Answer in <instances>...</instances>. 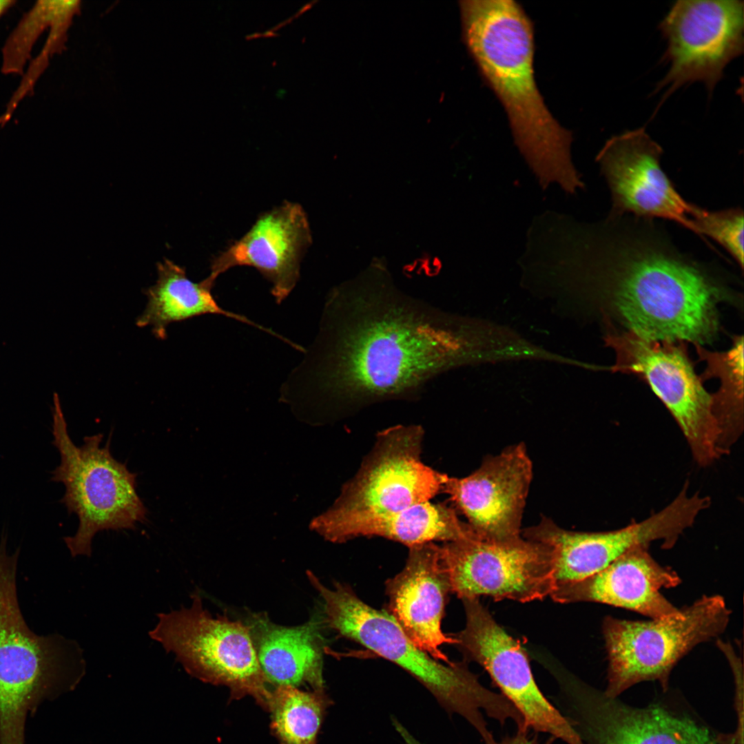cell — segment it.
Listing matches in <instances>:
<instances>
[{
    "label": "cell",
    "instance_id": "cell-29",
    "mask_svg": "<svg viewBox=\"0 0 744 744\" xmlns=\"http://www.w3.org/2000/svg\"><path fill=\"white\" fill-rule=\"evenodd\" d=\"M394 727L403 738L405 744H422L418 741L410 732L396 719H393Z\"/></svg>",
    "mask_w": 744,
    "mask_h": 744
},
{
    "label": "cell",
    "instance_id": "cell-10",
    "mask_svg": "<svg viewBox=\"0 0 744 744\" xmlns=\"http://www.w3.org/2000/svg\"><path fill=\"white\" fill-rule=\"evenodd\" d=\"M606 328V346L616 355L611 371L637 375L648 383L676 422L699 466L721 457L713 394L696 374L685 341L652 340Z\"/></svg>",
    "mask_w": 744,
    "mask_h": 744
},
{
    "label": "cell",
    "instance_id": "cell-22",
    "mask_svg": "<svg viewBox=\"0 0 744 744\" xmlns=\"http://www.w3.org/2000/svg\"><path fill=\"white\" fill-rule=\"evenodd\" d=\"M156 267L157 280L154 285L145 290L147 304L136 322L139 327H151L156 338H166L167 327L171 323L205 314L233 318L279 339L281 338L280 335L247 317L220 307L211 294L215 284L207 278L194 282L187 278L184 268L169 259H164Z\"/></svg>",
    "mask_w": 744,
    "mask_h": 744
},
{
    "label": "cell",
    "instance_id": "cell-13",
    "mask_svg": "<svg viewBox=\"0 0 744 744\" xmlns=\"http://www.w3.org/2000/svg\"><path fill=\"white\" fill-rule=\"evenodd\" d=\"M698 515L695 502L679 493L662 510L622 528L571 531L543 516L537 524L521 530V536L550 549L555 561V588L603 570L635 547H649L651 543L661 541L662 548H672L683 532L694 524Z\"/></svg>",
    "mask_w": 744,
    "mask_h": 744
},
{
    "label": "cell",
    "instance_id": "cell-17",
    "mask_svg": "<svg viewBox=\"0 0 744 744\" xmlns=\"http://www.w3.org/2000/svg\"><path fill=\"white\" fill-rule=\"evenodd\" d=\"M311 243L308 218L298 203L286 201L260 216L238 241L212 260L206 277H218L234 267L256 269L271 283L278 304L291 293L300 276V264Z\"/></svg>",
    "mask_w": 744,
    "mask_h": 744
},
{
    "label": "cell",
    "instance_id": "cell-8",
    "mask_svg": "<svg viewBox=\"0 0 744 744\" xmlns=\"http://www.w3.org/2000/svg\"><path fill=\"white\" fill-rule=\"evenodd\" d=\"M731 610L723 597L703 595L674 614L650 621L606 617L602 628L608 659L610 698L644 681H658L664 690L678 661L698 644L721 634Z\"/></svg>",
    "mask_w": 744,
    "mask_h": 744
},
{
    "label": "cell",
    "instance_id": "cell-24",
    "mask_svg": "<svg viewBox=\"0 0 744 744\" xmlns=\"http://www.w3.org/2000/svg\"><path fill=\"white\" fill-rule=\"evenodd\" d=\"M707 367L700 376L702 381L716 377L721 385L714 397V414L717 422V448L720 456L727 455L743 430V338H734L732 347L725 352L709 351L694 344Z\"/></svg>",
    "mask_w": 744,
    "mask_h": 744
},
{
    "label": "cell",
    "instance_id": "cell-28",
    "mask_svg": "<svg viewBox=\"0 0 744 744\" xmlns=\"http://www.w3.org/2000/svg\"><path fill=\"white\" fill-rule=\"evenodd\" d=\"M496 744H537L534 740L530 739L526 736V732H518L517 734L511 737L504 738L500 742H497Z\"/></svg>",
    "mask_w": 744,
    "mask_h": 744
},
{
    "label": "cell",
    "instance_id": "cell-4",
    "mask_svg": "<svg viewBox=\"0 0 744 744\" xmlns=\"http://www.w3.org/2000/svg\"><path fill=\"white\" fill-rule=\"evenodd\" d=\"M307 575L322 599L323 622L329 628L404 669L446 711L463 717L485 744L495 738L484 714L501 724L517 720L512 704L484 687L465 663L447 664L433 658L413 644L386 610L366 604L347 584L335 582L329 588L312 572Z\"/></svg>",
    "mask_w": 744,
    "mask_h": 744
},
{
    "label": "cell",
    "instance_id": "cell-23",
    "mask_svg": "<svg viewBox=\"0 0 744 744\" xmlns=\"http://www.w3.org/2000/svg\"><path fill=\"white\" fill-rule=\"evenodd\" d=\"M361 536L382 537L411 548L436 541L471 539L477 535L458 517L454 507L428 501L365 523L353 530L350 539Z\"/></svg>",
    "mask_w": 744,
    "mask_h": 744
},
{
    "label": "cell",
    "instance_id": "cell-21",
    "mask_svg": "<svg viewBox=\"0 0 744 744\" xmlns=\"http://www.w3.org/2000/svg\"><path fill=\"white\" fill-rule=\"evenodd\" d=\"M316 619L296 626L271 621L265 613L254 614L248 626L261 668L269 683L298 688L307 683L324 690L322 677L324 641Z\"/></svg>",
    "mask_w": 744,
    "mask_h": 744
},
{
    "label": "cell",
    "instance_id": "cell-7",
    "mask_svg": "<svg viewBox=\"0 0 744 744\" xmlns=\"http://www.w3.org/2000/svg\"><path fill=\"white\" fill-rule=\"evenodd\" d=\"M52 413V443L60 454V464L51 471V480L63 484L61 502L79 520L76 533L63 540L73 557H90L98 532L134 529L146 520L147 509L136 491L137 475L111 453L112 435L103 446L101 433L85 437L78 446L69 435L56 393Z\"/></svg>",
    "mask_w": 744,
    "mask_h": 744
},
{
    "label": "cell",
    "instance_id": "cell-18",
    "mask_svg": "<svg viewBox=\"0 0 744 744\" xmlns=\"http://www.w3.org/2000/svg\"><path fill=\"white\" fill-rule=\"evenodd\" d=\"M451 587L440 559V547L428 542L409 548L402 570L386 583V610L410 640L437 661H451L442 650L457 643L442 629Z\"/></svg>",
    "mask_w": 744,
    "mask_h": 744
},
{
    "label": "cell",
    "instance_id": "cell-16",
    "mask_svg": "<svg viewBox=\"0 0 744 744\" xmlns=\"http://www.w3.org/2000/svg\"><path fill=\"white\" fill-rule=\"evenodd\" d=\"M533 475L524 442L484 458L464 477H448L442 491L481 538L508 540L521 536V520Z\"/></svg>",
    "mask_w": 744,
    "mask_h": 744
},
{
    "label": "cell",
    "instance_id": "cell-26",
    "mask_svg": "<svg viewBox=\"0 0 744 744\" xmlns=\"http://www.w3.org/2000/svg\"><path fill=\"white\" fill-rule=\"evenodd\" d=\"M79 1H38L21 17L2 49L1 72L5 75L24 74L32 48L43 32L57 22L73 19L80 11Z\"/></svg>",
    "mask_w": 744,
    "mask_h": 744
},
{
    "label": "cell",
    "instance_id": "cell-5",
    "mask_svg": "<svg viewBox=\"0 0 744 744\" xmlns=\"http://www.w3.org/2000/svg\"><path fill=\"white\" fill-rule=\"evenodd\" d=\"M0 542V744H24L25 723L45 699L74 684L82 651L59 634L37 635L21 612L17 589L19 548Z\"/></svg>",
    "mask_w": 744,
    "mask_h": 744
},
{
    "label": "cell",
    "instance_id": "cell-20",
    "mask_svg": "<svg viewBox=\"0 0 744 744\" xmlns=\"http://www.w3.org/2000/svg\"><path fill=\"white\" fill-rule=\"evenodd\" d=\"M648 546H637L603 570L581 580L557 586L550 595L561 603L589 601L630 610L651 619L679 611L660 592L679 585L670 568L661 566Z\"/></svg>",
    "mask_w": 744,
    "mask_h": 744
},
{
    "label": "cell",
    "instance_id": "cell-2",
    "mask_svg": "<svg viewBox=\"0 0 744 744\" xmlns=\"http://www.w3.org/2000/svg\"><path fill=\"white\" fill-rule=\"evenodd\" d=\"M652 220H568L547 251L550 295L567 308L563 314L570 309L567 316L583 304L599 311L603 322L612 319L648 340L711 342L718 329L716 306L728 290Z\"/></svg>",
    "mask_w": 744,
    "mask_h": 744
},
{
    "label": "cell",
    "instance_id": "cell-11",
    "mask_svg": "<svg viewBox=\"0 0 744 744\" xmlns=\"http://www.w3.org/2000/svg\"><path fill=\"white\" fill-rule=\"evenodd\" d=\"M440 547L451 592L461 599L488 596L525 603L543 599L555 588L550 549L522 536L508 540L477 536Z\"/></svg>",
    "mask_w": 744,
    "mask_h": 744
},
{
    "label": "cell",
    "instance_id": "cell-14",
    "mask_svg": "<svg viewBox=\"0 0 744 744\" xmlns=\"http://www.w3.org/2000/svg\"><path fill=\"white\" fill-rule=\"evenodd\" d=\"M466 626L454 635L464 654L483 667L519 713L527 731L549 734L566 744H587L570 720L546 698L527 653L493 619L478 598L462 599Z\"/></svg>",
    "mask_w": 744,
    "mask_h": 744
},
{
    "label": "cell",
    "instance_id": "cell-19",
    "mask_svg": "<svg viewBox=\"0 0 744 744\" xmlns=\"http://www.w3.org/2000/svg\"><path fill=\"white\" fill-rule=\"evenodd\" d=\"M570 721L588 744H729L727 734L712 739L691 721L656 709H633L590 691L567 700Z\"/></svg>",
    "mask_w": 744,
    "mask_h": 744
},
{
    "label": "cell",
    "instance_id": "cell-27",
    "mask_svg": "<svg viewBox=\"0 0 744 744\" xmlns=\"http://www.w3.org/2000/svg\"><path fill=\"white\" fill-rule=\"evenodd\" d=\"M743 211L740 208L707 211L699 207L694 218L695 234L707 236L725 248L743 269Z\"/></svg>",
    "mask_w": 744,
    "mask_h": 744
},
{
    "label": "cell",
    "instance_id": "cell-3",
    "mask_svg": "<svg viewBox=\"0 0 744 744\" xmlns=\"http://www.w3.org/2000/svg\"><path fill=\"white\" fill-rule=\"evenodd\" d=\"M464 39L485 83L502 104L515 145L541 187L568 194L584 183L571 158L572 134L554 118L537 87L533 25L513 0L461 2Z\"/></svg>",
    "mask_w": 744,
    "mask_h": 744
},
{
    "label": "cell",
    "instance_id": "cell-9",
    "mask_svg": "<svg viewBox=\"0 0 744 744\" xmlns=\"http://www.w3.org/2000/svg\"><path fill=\"white\" fill-rule=\"evenodd\" d=\"M189 608L157 614L149 632L185 671L204 682L223 685L234 697L250 695L267 709L271 692L247 625L226 615L213 617L199 595Z\"/></svg>",
    "mask_w": 744,
    "mask_h": 744
},
{
    "label": "cell",
    "instance_id": "cell-12",
    "mask_svg": "<svg viewBox=\"0 0 744 744\" xmlns=\"http://www.w3.org/2000/svg\"><path fill=\"white\" fill-rule=\"evenodd\" d=\"M667 41L669 65L656 90L662 102L681 87L703 83L710 94L724 69L744 50V3L740 0H679L659 25ZM661 102V103H662Z\"/></svg>",
    "mask_w": 744,
    "mask_h": 744
},
{
    "label": "cell",
    "instance_id": "cell-1",
    "mask_svg": "<svg viewBox=\"0 0 744 744\" xmlns=\"http://www.w3.org/2000/svg\"><path fill=\"white\" fill-rule=\"evenodd\" d=\"M504 348L497 322L441 309L386 280H355L329 293L318 334L280 398L324 416L349 415L415 399L445 373L499 362Z\"/></svg>",
    "mask_w": 744,
    "mask_h": 744
},
{
    "label": "cell",
    "instance_id": "cell-6",
    "mask_svg": "<svg viewBox=\"0 0 744 744\" xmlns=\"http://www.w3.org/2000/svg\"><path fill=\"white\" fill-rule=\"evenodd\" d=\"M424 431L419 425H397L378 433L375 444L353 479L313 528L334 543L350 540L357 527L428 502L448 478L421 459Z\"/></svg>",
    "mask_w": 744,
    "mask_h": 744
},
{
    "label": "cell",
    "instance_id": "cell-30",
    "mask_svg": "<svg viewBox=\"0 0 744 744\" xmlns=\"http://www.w3.org/2000/svg\"><path fill=\"white\" fill-rule=\"evenodd\" d=\"M16 3L14 0H0V18Z\"/></svg>",
    "mask_w": 744,
    "mask_h": 744
},
{
    "label": "cell",
    "instance_id": "cell-25",
    "mask_svg": "<svg viewBox=\"0 0 744 744\" xmlns=\"http://www.w3.org/2000/svg\"><path fill=\"white\" fill-rule=\"evenodd\" d=\"M329 705L324 690L305 692L291 685L276 686L271 692L267 709L280 744H316Z\"/></svg>",
    "mask_w": 744,
    "mask_h": 744
},
{
    "label": "cell",
    "instance_id": "cell-15",
    "mask_svg": "<svg viewBox=\"0 0 744 744\" xmlns=\"http://www.w3.org/2000/svg\"><path fill=\"white\" fill-rule=\"evenodd\" d=\"M662 147L644 127L609 138L596 157L609 187L610 216L663 218L695 234L699 209L676 192L660 165Z\"/></svg>",
    "mask_w": 744,
    "mask_h": 744
}]
</instances>
